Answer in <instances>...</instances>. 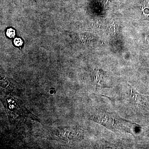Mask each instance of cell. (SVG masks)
Returning a JSON list of instances; mask_svg holds the SVG:
<instances>
[{
    "instance_id": "6da1fadb",
    "label": "cell",
    "mask_w": 149,
    "mask_h": 149,
    "mask_svg": "<svg viewBox=\"0 0 149 149\" xmlns=\"http://www.w3.org/2000/svg\"><path fill=\"white\" fill-rule=\"evenodd\" d=\"M92 120L114 132L132 134L139 125L135 123L125 120L113 113L99 111L91 116Z\"/></svg>"
},
{
    "instance_id": "7a4b0ae2",
    "label": "cell",
    "mask_w": 149,
    "mask_h": 149,
    "mask_svg": "<svg viewBox=\"0 0 149 149\" xmlns=\"http://www.w3.org/2000/svg\"><path fill=\"white\" fill-rule=\"evenodd\" d=\"M6 34L8 37L11 38V37H14L15 35V32L14 30L10 28V29H8Z\"/></svg>"
},
{
    "instance_id": "3957f363",
    "label": "cell",
    "mask_w": 149,
    "mask_h": 149,
    "mask_svg": "<svg viewBox=\"0 0 149 149\" xmlns=\"http://www.w3.org/2000/svg\"><path fill=\"white\" fill-rule=\"evenodd\" d=\"M15 45L16 46H20L22 45V40L19 38H16L15 39L14 41Z\"/></svg>"
}]
</instances>
